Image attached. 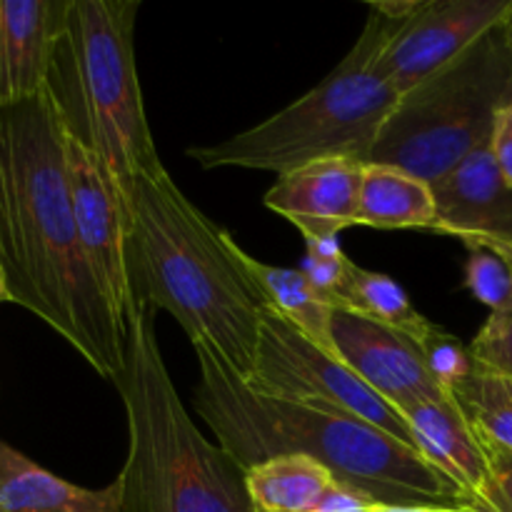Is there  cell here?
<instances>
[{"mask_svg": "<svg viewBox=\"0 0 512 512\" xmlns=\"http://www.w3.org/2000/svg\"><path fill=\"white\" fill-rule=\"evenodd\" d=\"M0 270L10 303L30 310L100 378L115 383L128 325L85 260L70 193L68 133L48 90L0 108Z\"/></svg>", "mask_w": 512, "mask_h": 512, "instance_id": "1", "label": "cell"}, {"mask_svg": "<svg viewBox=\"0 0 512 512\" xmlns=\"http://www.w3.org/2000/svg\"><path fill=\"white\" fill-rule=\"evenodd\" d=\"M65 3L0 0V108H13L45 90Z\"/></svg>", "mask_w": 512, "mask_h": 512, "instance_id": "14", "label": "cell"}, {"mask_svg": "<svg viewBox=\"0 0 512 512\" xmlns=\"http://www.w3.org/2000/svg\"><path fill=\"white\" fill-rule=\"evenodd\" d=\"M333 343L340 360L400 415L415 405L448 395L430 375L418 340L368 315L335 310Z\"/></svg>", "mask_w": 512, "mask_h": 512, "instance_id": "11", "label": "cell"}, {"mask_svg": "<svg viewBox=\"0 0 512 512\" xmlns=\"http://www.w3.org/2000/svg\"><path fill=\"white\" fill-rule=\"evenodd\" d=\"M238 248L185 198L165 165L140 175L125 238L130 305L170 313L190 343L208 345L250 380L265 303Z\"/></svg>", "mask_w": 512, "mask_h": 512, "instance_id": "3", "label": "cell"}, {"mask_svg": "<svg viewBox=\"0 0 512 512\" xmlns=\"http://www.w3.org/2000/svg\"><path fill=\"white\" fill-rule=\"evenodd\" d=\"M370 512H483L478 505H463V508H385L375 505Z\"/></svg>", "mask_w": 512, "mask_h": 512, "instance_id": "29", "label": "cell"}, {"mask_svg": "<svg viewBox=\"0 0 512 512\" xmlns=\"http://www.w3.org/2000/svg\"><path fill=\"white\" fill-rule=\"evenodd\" d=\"M5 300H8V303H10L8 285H5V275H3V270H0V303H5Z\"/></svg>", "mask_w": 512, "mask_h": 512, "instance_id": "31", "label": "cell"}, {"mask_svg": "<svg viewBox=\"0 0 512 512\" xmlns=\"http://www.w3.org/2000/svg\"><path fill=\"white\" fill-rule=\"evenodd\" d=\"M433 185L395 165L365 163L358 225L378 230H433Z\"/></svg>", "mask_w": 512, "mask_h": 512, "instance_id": "18", "label": "cell"}, {"mask_svg": "<svg viewBox=\"0 0 512 512\" xmlns=\"http://www.w3.org/2000/svg\"><path fill=\"white\" fill-rule=\"evenodd\" d=\"M245 383L270 398L353 415L400 443L413 445L408 420L393 405L385 403L343 360L323 353L270 308L260 313L253 378Z\"/></svg>", "mask_w": 512, "mask_h": 512, "instance_id": "8", "label": "cell"}, {"mask_svg": "<svg viewBox=\"0 0 512 512\" xmlns=\"http://www.w3.org/2000/svg\"><path fill=\"white\" fill-rule=\"evenodd\" d=\"M365 163L348 158L318 160L280 175L263 203L293 223L303 238H333L358 225Z\"/></svg>", "mask_w": 512, "mask_h": 512, "instance_id": "13", "label": "cell"}, {"mask_svg": "<svg viewBox=\"0 0 512 512\" xmlns=\"http://www.w3.org/2000/svg\"><path fill=\"white\" fill-rule=\"evenodd\" d=\"M485 445L512 453V380L475 365L450 393Z\"/></svg>", "mask_w": 512, "mask_h": 512, "instance_id": "20", "label": "cell"}, {"mask_svg": "<svg viewBox=\"0 0 512 512\" xmlns=\"http://www.w3.org/2000/svg\"><path fill=\"white\" fill-rule=\"evenodd\" d=\"M373 508L375 503L370 498L345 488V485L335 483L333 488L325 493V498L310 512H370Z\"/></svg>", "mask_w": 512, "mask_h": 512, "instance_id": "28", "label": "cell"}, {"mask_svg": "<svg viewBox=\"0 0 512 512\" xmlns=\"http://www.w3.org/2000/svg\"><path fill=\"white\" fill-rule=\"evenodd\" d=\"M512 0H415L375 58V70L408 93L498 28Z\"/></svg>", "mask_w": 512, "mask_h": 512, "instance_id": "9", "label": "cell"}, {"mask_svg": "<svg viewBox=\"0 0 512 512\" xmlns=\"http://www.w3.org/2000/svg\"><path fill=\"white\" fill-rule=\"evenodd\" d=\"M135 0H68L48 85L65 133L98 155L133 200L143 173L160 168L135 63Z\"/></svg>", "mask_w": 512, "mask_h": 512, "instance_id": "5", "label": "cell"}, {"mask_svg": "<svg viewBox=\"0 0 512 512\" xmlns=\"http://www.w3.org/2000/svg\"><path fill=\"white\" fill-rule=\"evenodd\" d=\"M465 285L490 313L512 300V265L488 248H470L465 263Z\"/></svg>", "mask_w": 512, "mask_h": 512, "instance_id": "24", "label": "cell"}, {"mask_svg": "<svg viewBox=\"0 0 512 512\" xmlns=\"http://www.w3.org/2000/svg\"><path fill=\"white\" fill-rule=\"evenodd\" d=\"M240 260L245 270L253 278L265 308L273 310L275 315L293 325L300 335L318 345L323 353L340 358L338 348L333 343V313L328 303H323L310 280L300 273L298 268H280V265H268L263 260H255L253 255L238 248Z\"/></svg>", "mask_w": 512, "mask_h": 512, "instance_id": "17", "label": "cell"}, {"mask_svg": "<svg viewBox=\"0 0 512 512\" xmlns=\"http://www.w3.org/2000/svg\"><path fill=\"white\" fill-rule=\"evenodd\" d=\"M193 350L200 365L195 410L245 473L275 455H308L335 483L385 508L478 505L413 445L353 415L258 393L208 345Z\"/></svg>", "mask_w": 512, "mask_h": 512, "instance_id": "2", "label": "cell"}, {"mask_svg": "<svg viewBox=\"0 0 512 512\" xmlns=\"http://www.w3.org/2000/svg\"><path fill=\"white\" fill-rule=\"evenodd\" d=\"M355 313H363L378 323L390 325L400 333L410 335L420 343L425 335L433 330V323L423 313L413 308L408 293L385 273L365 270L360 265L353 268L350 278V308Z\"/></svg>", "mask_w": 512, "mask_h": 512, "instance_id": "21", "label": "cell"}, {"mask_svg": "<svg viewBox=\"0 0 512 512\" xmlns=\"http://www.w3.org/2000/svg\"><path fill=\"white\" fill-rule=\"evenodd\" d=\"M68 175L73 213L85 260L108 298L110 308L128 325L130 288L125 273V238L130 205L103 160L68 135Z\"/></svg>", "mask_w": 512, "mask_h": 512, "instance_id": "10", "label": "cell"}, {"mask_svg": "<svg viewBox=\"0 0 512 512\" xmlns=\"http://www.w3.org/2000/svg\"><path fill=\"white\" fill-rule=\"evenodd\" d=\"M510 265H512V260H510Z\"/></svg>", "mask_w": 512, "mask_h": 512, "instance_id": "32", "label": "cell"}, {"mask_svg": "<svg viewBox=\"0 0 512 512\" xmlns=\"http://www.w3.org/2000/svg\"><path fill=\"white\" fill-rule=\"evenodd\" d=\"M403 418L408 420L413 448L478 503L490 478V458L453 395L415 405Z\"/></svg>", "mask_w": 512, "mask_h": 512, "instance_id": "15", "label": "cell"}, {"mask_svg": "<svg viewBox=\"0 0 512 512\" xmlns=\"http://www.w3.org/2000/svg\"><path fill=\"white\" fill-rule=\"evenodd\" d=\"M255 512H310L335 485L333 473L308 455H275L245 473Z\"/></svg>", "mask_w": 512, "mask_h": 512, "instance_id": "19", "label": "cell"}, {"mask_svg": "<svg viewBox=\"0 0 512 512\" xmlns=\"http://www.w3.org/2000/svg\"><path fill=\"white\" fill-rule=\"evenodd\" d=\"M153 315L130 305L125 365L115 378L128 418V458L118 475L123 512H255L245 470L185 410Z\"/></svg>", "mask_w": 512, "mask_h": 512, "instance_id": "4", "label": "cell"}, {"mask_svg": "<svg viewBox=\"0 0 512 512\" xmlns=\"http://www.w3.org/2000/svg\"><path fill=\"white\" fill-rule=\"evenodd\" d=\"M433 233L453 235L465 248H488L512 260V188L490 145L475 150L433 183Z\"/></svg>", "mask_w": 512, "mask_h": 512, "instance_id": "12", "label": "cell"}, {"mask_svg": "<svg viewBox=\"0 0 512 512\" xmlns=\"http://www.w3.org/2000/svg\"><path fill=\"white\" fill-rule=\"evenodd\" d=\"M470 353L480 368L512 380V300L490 313L470 343Z\"/></svg>", "mask_w": 512, "mask_h": 512, "instance_id": "25", "label": "cell"}, {"mask_svg": "<svg viewBox=\"0 0 512 512\" xmlns=\"http://www.w3.org/2000/svg\"><path fill=\"white\" fill-rule=\"evenodd\" d=\"M490 150H493L495 163H498L505 183L512 188V100L498 113L493 138H490Z\"/></svg>", "mask_w": 512, "mask_h": 512, "instance_id": "27", "label": "cell"}, {"mask_svg": "<svg viewBox=\"0 0 512 512\" xmlns=\"http://www.w3.org/2000/svg\"><path fill=\"white\" fill-rule=\"evenodd\" d=\"M355 263L345 255L338 235L333 238H305V255L298 270L310 280L315 293L333 310L350 308V278Z\"/></svg>", "mask_w": 512, "mask_h": 512, "instance_id": "22", "label": "cell"}, {"mask_svg": "<svg viewBox=\"0 0 512 512\" xmlns=\"http://www.w3.org/2000/svg\"><path fill=\"white\" fill-rule=\"evenodd\" d=\"M0 512H123V483L80 488L0 440Z\"/></svg>", "mask_w": 512, "mask_h": 512, "instance_id": "16", "label": "cell"}, {"mask_svg": "<svg viewBox=\"0 0 512 512\" xmlns=\"http://www.w3.org/2000/svg\"><path fill=\"white\" fill-rule=\"evenodd\" d=\"M500 28H503L505 40H508V45H510V50H512V8H510V13L505 15L503 23H500Z\"/></svg>", "mask_w": 512, "mask_h": 512, "instance_id": "30", "label": "cell"}, {"mask_svg": "<svg viewBox=\"0 0 512 512\" xmlns=\"http://www.w3.org/2000/svg\"><path fill=\"white\" fill-rule=\"evenodd\" d=\"M510 100L512 50L498 25L458 60L400 95L370 163L395 165L425 183H438L490 145L498 113Z\"/></svg>", "mask_w": 512, "mask_h": 512, "instance_id": "7", "label": "cell"}, {"mask_svg": "<svg viewBox=\"0 0 512 512\" xmlns=\"http://www.w3.org/2000/svg\"><path fill=\"white\" fill-rule=\"evenodd\" d=\"M490 458V478L478 495L483 512H512V453L485 445Z\"/></svg>", "mask_w": 512, "mask_h": 512, "instance_id": "26", "label": "cell"}, {"mask_svg": "<svg viewBox=\"0 0 512 512\" xmlns=\"http://www.w3.org/2000/svg\"><path fill=\"white\" fill-rule=\"evenodd\" d=\"M413 5L415 0L370 3L358 43L328 78L263 123L228 140L188 148L190 158L208 170H268L278 178L318 160L370 163L380 128L400 98L375 70V58Z\"/></svg>", "mask_w": 512, "mask_h": 512, "instance_id": "6", "label": "cell"}, {"mask_svg": "<svg viewBox=\"0 0 512 512\" xmlns=\"http://www.w3.org/2000/svg\"><path fill=\"white\" fill-rule=\"evenodd\" d=\"M420 348H423L425 365H428L430 375L435 378V383L440 385L443 393H453L465 378L475 370V358L470 353V345L460 343L458 335L448 333V330L433 325L428 335L420 340Z\"/></svg>", "mask_w": 512, "mask_h": 512, "instance_id": "23", "label": "cell"}]
</instances>
